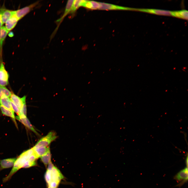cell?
Here are the masks:
<instances>
[{
	"instance_id": "7",
	"label": "cell",
	"mask_w": 188,
	"mask_h": 188,
	"mask_svg": "<svg viewBox=\"0 0 188 188\" xmlns=\"http://www.w3.org/2000/svg\"><path fill=\"white\" fill-rule=\"evenodd\" d=\"M18 20L16 15L15 11H13L11 16L5 22V27L8 32L14 28Z\"/></svg>"
},
{
	"instance_id": "28",
	"label": "cell",
	"mask_w": 188,
	"mask_h": 188,
	"mask_svg": "<svg viewBox=\"0 0 188 188\" xmlns=\"http://www.w3.org/2000/svg\"><path fill=\"white\" fill-rule=\"evenodd\" d=\"M48 188H50V187H48Z\"/></svg>"
},
{
	"instance_id": "14",
	"label": "cell",
	"mask_w": 188,
	"mask_h": 188,
	"mask_svg": "<svg viewBox=\"0 0 188 188\" xmlns=\"http://www.w3.org/2000/svg\"><path fill=\"white\" fill-rule=\"evenodd\" d=\"M13 11L5 9L4 6L1 13V17L3 24L6 22L11 16Z\"/></svg>"
},
{
	"instance_id": "17",
	"label": "cell",
	"mask_w": 188,
	"mask_h": 188,
	"mask_svg": "<svg viewBox=\"0 0 188 188\" xmlns=\"http://www.w3.org/2000/svg\"><path fill=\"white\" fill-rule=\"evenodd\" d=\"M86 1L84 0H73L70 12L72 13H74L80 7L83 6Z\"/></svg>"
},
{
	"instance_id": "9",
	"label": "cell",
	"mask_w": 188,
	"mask_h": 188,
	"mask_svg": "<svg viewBox=\"0 0 188 188\" xmlns=\"http://www.w3.org/2000/svg\"><path fill=\"white\" fill-rule=\"evenodd\" d=\"M16 158H10L2 160L0 161V171L13 167L16 160Z\"/></svg>"
},
{
	"instance_id": "12",
	"label": "cell",
	"mask_w": 188,
	"mask_h": 188,
	"mask_svg": "<svg viewBox=\"0 0 188 188\" xmlns=\"http://www.w3.org/2000/svg\"><path fill=\"white\" fill-rule=\"evenodd\" d=\"M32 148L34 153L38 158L41 157L50 149L49 146L38 148L33 147Z\"/></svg>"
},
{
	"instance_id": "10",
	"label": "cell",
	"mask_w": 188,
	"mask_h": 188,
	"mask_svg": "<svg viewBox=\"0 0 188 188\" xmlns=\"http://www.w3.org/2000/svg\"><path fill=\"white\" fill-rule=\"evenodd\" d=\"M16 118L28 128L36 134H38L27 117H20L17 116H16Z\"/></svg>"
},
{
	"instance_id": "3",
	"label": "cell",
	"mask_w": 188,
	"mask_h": 188,
	"mask_svg": "<svg viewBox=\"0 0 188 188\" xmlns=\"http://www.w3.org/2000/svg\"><path fill=\"white\" fill-rule=\"evenodd\" d=\"M39 1H37L27 6L15 11L16 15L19 20L21 19L30 12L39 4Z\"/></svg>"
},
{
	"instance_id": "27",
	"label": "cell",
	"mask_w": 188,
	"mask_h": 188,
	"mask_svg": "<svg viewBox=\"0 0 188 188\" xmlns=\"http://www.w3.org/2000/svg\"><path fill=\"white\" fill-rule=\"evenodd\" d=\"M1 28H0V39L1 38Z\"/></svg>"
},
{
	"instance_id": "8",
	"label": "cell",
	"mask_w": 188,
	"mask_h": 188,
	"mask_svg": "<svg viewBox=\"0 0 188 188\" xmlns=\"http://www.w3.org/2000/svg\"><path fill=\"white\" fill-rule=\"evenodd\" d=\"M10 99L20 110L22 108L24 103L26 102V96L20 98L15 94L12 93Z\"/></svg>"
},
{
	"instance_id": "21",
	"label": "cell",
	"mask_w": 188,
	"mask_h": 188,
	"mask_svg": "<svg viewBox=\"0 0 188 188\" xmlns=\"http://www.w3.org/2000/svg\"><path fill=\"white\" fill-rule=\"evenodd\" d=\"M1 37L0 39V48H2L3 42L8 33V31L4 26L1 27Z\"/></svg>"
},
{
	"instance_id": "15",
	"label": "cell",
	"mask_w": 188,
	"mask_h": 188,
	"mask_svg": "<svg viewBox=\"0 0 188 188\" xmlns=\"http://www.w3.org/2000/svg\"><path fill=\"white\" fill-rule=\"evenodd\" d=\"M73 0H68L67 2L65 10L63 15L60 19L57 20V22L60 23L65 17L70 12Z\"/></svg>"
},
{
	"instance_id": "4",
	"label": "cell",
	"mask_w": 188,
	"mask_h": 188,
	"mask_svg": "<svg viewBox=\"0 0 188 188\" xmlns=\"http://www.w3.org/2000/svg\"><path fill=\"white\" fill-rule=\"evenodd\" d=\"M100 7L99 9L102 10H136V8L122 7L108 3L99 2Z\"/></svg>"
},
{
	"instance_id": "11",
	"label": "cell",
	"mask_w": 188,
	"mask_h": 188,
	"mask_svg": "<svg viewBox=\"0 0 188 188\" xmlns=\"http://www.w3.org/2000/svg\"><path fill=\"white\" fill-rule=\"evenodd\" d=\"M82 6L86 8L92 10L99 9L100 4L99 2H98L86 0Z\"/></svg>"
},
{
	"instance_id": "23",
	"label": "cell",
	"mask_w": 188,
	"mask_h": 188,
	"mask_svg": "<svg viewBox=\"0 0 188 188\" xmlns=\"http://www.w3.org/2000/svg\"><path fill=\"white\" fill-rule=\"evenodd\" d=\"M10 103L12 109L13 111L15 112L19 115L20 113V110L19 108L10 100Z\"/></svg>"
},
{
	"instance_id": "19",
	"label": "cell",
	"mask_w": 188,
	"mask_h": 188,
	"mask_svg": "<svg viewBox=\"0 0 188 188\" xmlns=\"http://www.w3.org/2000/svg\"><path fill=\"white\" fill-rule=\"evenodd\" d=\"M0 108L2 113L3 115L11 117L13 119V120L15 122L14 111L5 108L0 104Z\"/></svg>"
},
{
	"instance_id": "25",
	"label": "cell",
	"mask_w": 188,
	"mask_h": 188,
	"mask_svg": "<svg viewBox=\"0 0 188 188\" xmlns=\"http://www.w3.org/2000/svg\"><path fill=\"white\" fill-rule=\"evenodd\" d=\"M3 7L4 6L0 8V28L2 27L3 24L1 19V15Z\"/></svg>"
},
{
	"instance_id": "13",
	"label": "cell",
	"mask_w": 188,
	"mask_h": 188,
	"mask_svg": "<svg viewBox=\"0 0 188 188\" xmlns=\"http://www.w3.org/2000/svg\"><path fill=\"white\" fill-rule=\"evenodd\" d=\"M0 104L5 108L14 111L11 106L10 100L9 97L6 96H3L0 99Z\"/></svg>"
},
{
	"instance_id": "1",
	"label": "cell",
	"mask_w": 188,
	"mask_h": 188,
	"mask_svg": "<svg viewBox=\"0 0 188 188\" xmlns=\"http://www.w3.org/2000/svg\"><path fill=\"white\" fill-rule=\"evenodd\" d=\"M63 178V175L59 170L50 162L45 175V178L48 187L57 188Z\"/></svg>"
},
{
	"instance_id": "20",
	"label": "cell",
	"mask_w": 188,
	"mask_h": 188,
	"mask_svg": "<svg viewBox=\"0 0 188 188\" xmlns=\"http://www.w3.org/2000/svg\"><path fill=\"white\" fill-rule=\"evenodd\" d=\"M41 161L44 165L47 166L51 162V154L50 149L40 157Z\"/></svg>"
},
{
	"instance_id": "18",
	"label": "cell",
	"mask_w": 188,
	"mask_h": 188,
	"mask_svg": "<svg viewBox=\"0 0 188 188\" xmlns=\"http://www.w3.org/2000/svg\"><path fill=\"white\" fill-rule=\"evenodd\" d=\"M173 11V16L187 20L188 11L186 10L174 11Z\"/></svg>"
},
{
	"instance_id": "16",
	"label": "cell",
	"mask_w": 188,
	"mask_h": 188,
	"mask_svg": "<svg viewBox=\"0 0 188 188\" xmlns=\"http://www.w3.org/2000/svg\"><path fill=\"white\" fill-rule=\"evenodd\" d=\"M9 75L5 70L4 64L1 63L0 65V80L8 81Z\"/></svg>"
},
{
	"instance_id": "5",
	"label": "cell",
	"mask_w": 188,
	"mask_h": 188,
	"mask_svg": "<svg viewBox=\"0 0 188 188\" xmlns=\"http://www.w3.org/2000/svg\"><path fill=\"white\" fill-rule=\"evenodd\" d=\"M136 11L144 12L157 15L173 16V11L153 9H136Z\"/></svg>"
},
{
	"instance_id": "24",
	"label": "cell",
	"mask_w": 188,
	"mask_h": 188,
	"mask_svg": "<svg viewBox=\"0 0 188 188\" xmlns=\"http://www.w3.org/2000/svg\"><path fill=\"white\" fill-rule=\"evenodd\" d=\"M8 81H4L0 80V86H4L7 85L8 83Z\"/></svg>"
},
{
	"instance_id": "26",
	"label": "cell",
	"mask_w": 188,
	"mask_h": 188,
	"mask_svg": "<svg viewBox=\"0 0 188 188\" xmlns=\"http://www.w3.org/2000/svg\"><path fill=\"white\" fill-rule=\"evenodd\" d=\"M8 36L10 37H12L14 36V34L12 32H10Z\"/></svg>"
},
{
	"instance_id": "22",
	"label": "cell",
	"mask_w": 188,
	"mask_h": 188,
	"mask_svg": "<svg viewBox=\"0 0 188 188\" xmlns=\"http://www.w3.org/2000/svg\"><path fill=\"white\" fill-rule=\"evenodd\" d=\"M12 93L5 87L0 86V99L4 96L10 97Z\"/></svg>"
},
{
	"instance_id": "2",
	"label": "cell",
	"mask_w": 188,
	"mask_h": 188,
	"mask_svg": "<svg viewBox=\"0 0 188 188\" xmlns=\"http://www.w3.org/2000/svg\"><path fill=\"white\" fill-rule=\"evenodd\" d=\"M57 137L55 132L50 131L46 136L40 139L33 147L38 148L48 147L51 142L56 138Z\"/></svg>"
},
{
	"instance_id": "6",
	"label": "cell",
	"mask_w": 188,
	"mask_h": 188,
	"mask_svg": "<svg viewBox=\"0 0 188 188\" xmlns=\"http://www.w3.org/2000/svg\"><path fill=\"white\" fill-rule=\"evenodd\" d=\"M174 179L178 183L180 182L181 185L188 180V168L186 167L178 173L174 177Z\"/></svg>"
}]
</instances>
